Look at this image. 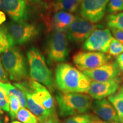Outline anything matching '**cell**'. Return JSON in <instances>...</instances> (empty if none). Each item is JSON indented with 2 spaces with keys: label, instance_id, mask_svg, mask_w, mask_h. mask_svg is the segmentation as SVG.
Returning a JSON list of instances; mask_svg holds the SVG:
<instances>
[{
  "label": "cell",
  "instance_id": "7a4b0ae2",
  "mask_svg": "<svg viewBox=\"0 0 123 123\" xmlns=\"http://www.w3.org/2000/svg\"><path fill=\"white\" fill-rule=\"evenodd\" d=\"M58 113L62 117L87 113L92 108V98L86 93L58 92L55 95Z\"/></svg>",
  "mask_w": 123,
  "mask_h": 123
},
{
  "label": "cell",
  "instance_id": "4316f807",
  "mask_svg": "<svg viewBox=\"0 0 123 123\" xmlns=\"http://www.w3.org/2000/svg\"><path fill=\"white\" fill-rule=\"evenodd\" d=\"M110 29L112 34L115 37V39L123 44V31L113 27H110Z\"/></svg>",
  "mask_w": 123,
  "mask_h": 123
},
{
  "label": "cell",
  "instance_id": "e575fe53",
  "mask_svg": "<svg viewBox=\"0 0 123 123\" xmlns=\"http://www.w3.org/2000/svg\"><path fill=\"white\" fill-rule=\"evenodd\" d=\"M101 121V120H95V121H91V122H89V123H99L100 121Z\"/></svg>",
  "mask_w": 123,
  "mask_h": 123
},
{
  "label": "cell",
  "instance_id": "6da1fadb",
  "mask_svg": "<svg viewBox=\"0 0 123 123\" xmlns=\"http://www.w3.org/2000/svg\"><path fill=\"white\" fill-rule=\"evenodd\" d=\"M92 80L82 71L67 63H59L55 70V86L61 92L87 93Z\"/></svg>",
  "mask_w": 123,
  "mask_h": 123
},
{
  "label": "cell",
  "instance_id": "4fadbf2b",
  "mask_svg": "<svg viewBox=\"0 0 123 123\" xmlns=\"http://www.w3.org/2000/svg\"><path fill=\"white\" fill-rule=\"evenodd\" d=\"M120 78L106 81H92L87 92L92 99L101 100L116 93L120 86Z\"/></svg>",
  "mask_w": 123,
  "mask_h": 123
},
{
  "label": "cell",
  "instance_id": "e0dca14e",
  "mask_svg": "<svg viewBox=\"0 0 123 123\" xmlns=\"http://www.w3.org/2000/svg\"><path fill=\"white\" fill-rule=\"evenodd\" d=\"M76 17L70 12L60 10L56 12L53 17V27L55 30L66 31L74 22Z\"/></svg>",
  "mask_w": 123,
  "mask_h": 123
},
{
  "label": "cell",
  "instance_id": "ab89813d",
  "mask_svg": "<svg viewBox=\"0 0 123 123\" xmlns=\"http://www.w3.org/2000/svg\"></svg>",
  "mask_w": 123,
  "mask_h": 123
},
{
  "label": "cell",
  "instance_id": "7c38bea8",
  "mask_svg": "<svg viewBox=\"0 0 123 123\" xmlns=\"http://www.w3.org/2000/svg\"><path fill=\"white\" fill-rule=\"evenodd\" d=\"M92 81H106L120 78L121 71L116 61L108 62L93 70L82 71Z\"/></svg>",
  "mask_w": 123,
  "mask_h": 123
},
{
  "label": "cell",
  "instance_id": "5b68a950",
  "mask_svg": "<svg viewBox=\"0 0 123 123\" xmlns=\"http://www.w3.org/2000/svg\"><path fill=\"white\" fill-rule=\"evenodd\" d=\"M68 38L66 31L54 30L47 38L46 53L49 61L53 63L64 62L69 55Z\"/></svg>",
  "mask_w": 123,
  "mask_h": 123
},
{
  "label": "cell",
  "instance_id": "d6a6232c",
  "mask_svg": "<svg viewBox=\"0 0 123 123\" xmlns=\"http://www.w3.org/2000/svg\"><path fill=\"white\" fill-rule=\"evenodd\" d=\"M6 20V16L4 12L0 11V25L4 22Z\"/></svg>",
  "mask_w": 123,
  "mask_h": 123
},
{
  "label": "cell",
  "instance_id": "52a82bcc",
  "mask_svg": "<svg viewBox=\"0 0 123 123\" xmlns=\"http://www.w3.org/2000/svg\"><path fill=\"white\" fill-rule=\"evenodd\" d=\"M110 55L96 51H81L74 55L73 61L76 67L81 71L93 70L108 62Z\"/></svg>",
  "mask_w": 123,
  "mask_h": 123
},
{
  "label": "cell",
  "instance_id": "ffe728a7",
  "mask_svg": "<svg viewBox=\"0 0 123 123\" xmlns=\"http://www.w3.org/2000/svg\"><path fill=\"white\" fill-rule=\"evenodd\" d=\"M108 100L113 106L119 120L123 123V94L120 91L108 97Z\"/></svg>",
  "mask_w": 123,
  "mask_h": 123
},
{
  "label": "cell",
  "instance_id": "9a60e30c",
  "mask_svg": "<svg viewBox=\"0 0 123 123\" xmlns=\"http://www.w3.org/2000/svg\"><path fill=\"white\" fill-rule=\"evenodd\" d=\"M0 7L13 21L19 22L27 19L28 12L24 0H0Z\"/></svg>",
  "mask_w": 123,
  "mask_h": 123
},
{
  "label": "cell",
  "instance_id": "8992f818",
  "mask_svg": "<svg viewBox=\"0 0 123 123\" xmlns=\"http://www.w3.org/2000/svg\"><path fill=\"white\" fill-rule=\"evenodd\" d=\"M13 46L26 43L39 34V28L35 25L24 21H12L5 26Z\"/></svg>",
  "mask_w": 123,
  "mask_h": 123
},
{
  "label": "cell",
  "instance_id": "83f0119b",
  "mask_svg": "<svg viewBox=\"0 0 123 123\" xmlns=\"http://www.w3.org/2000/svg\"><path fill=\"white\" fill-rule=\"evenodd\" d=\"M12 46H13L10 41H0V54L4 53Z\"/></svg>",
  "mask_w": 123,
  "mask_h": 123
},
{
  "label": "cell",
  "instance_id": "8d00e7d4",
  "mask_svg": "<svg viewBox=\"0 0 123 123\" xmlns=\"http://www.w3.org/2000/svg\"><path fill=\"white\" fill-rule=\"evenodd\" d=\"M120 92L123 94V85H122V86H121V87Z\"/></svg>",
  "mask_w": 123,
  "mask_h": 123
},
{
  "label": "cell",
  "instance_id": "5bb4252c",
  "mask_svg": "<svg viewBox=\"0 0 123 123\" xmlns=\"http://www.w3.org/2000/svg\"><path fill=\"white\" fill-rule=\"evenodd\" d=\"M14 85L23 92L26 101V107L37 117L39 123L44 120L49 116L56 114V113H51L35 102L30 93L28 81L24 80L15 82L14 83Z\"/></svg>",
  "mask_w": 123,
  "mask_h": 123
},
{
  "label": "cell",
  "instance_id": "ac0fdd59",
  "mask_svg": "<svg viewBox=\"0 0 123 123\" xmlns=\"http://www.w3.org/2000/svg\"><path fill=\"white\" fill-rule=\"evenodd\" d=\"M81 0H54V9L56 11H66L70 13L76 12Z\"/></svg>",
  "mask_w": 123,
  "mask_h": 123
},
{
  "label": "cell",
  "instance_id": "7402d4cb",
  "mask_svg": "<svg viewBox=\"0 0 123 123\" xmlns=\"http://www.w3.org/2000/svg\"><path fill=\"white\" fill-rule=\"evenodd\" d=\"M107 25L109 27H113L123 31V12L111 14L106 17Z\"/></svg>",
  "mask_w": 123,
  "mask_h": 123
},
{
  "label": "cell",
  "instance_id": "9c48e42d",
  "mask_svg": "<svg viewBox=\"0 0 123 123\" xmlns=\"http://www.w3.org/2000/svg\"><path fill=\"white\" fill-rule=\"evenodd\" d=\"M113 38L110 29H98L93 31L83 42V50L107 53Z\"/></svg>",
  "mask_w": 123,
  "mask_h": 123
},
{
  "label": "cell",
  "instance_id": "4dcf8cb0",
  "mask_svg": "<svg viewBox=\"0 0 123 123\" xmlns=\"http://www.w3.org/2000/svg\"><path fill=\"white\" fill-rule=\"evenodd\" d=\"M0 41H10L5 26H0ZM12 42V41H11Z\"/></svg>",
  "mask_w": 123,
  "mask_h": 123
},
{
  "label": "cell",
  "instance_id": "1f68e13d",
  "mask_svg": "<svg viewBox=\"0 0 123 123\" xmlns=\"http://www.w3.org/2000/svg\"><path fill=\"white\" fill-rule=\"evenodd\" d=\"M116 62L117 63L121 72L123 73V53L116 56Z\"/></svg>",
  "mask_w": 123,
  "mask_h": 123
},
{
  "label": "cell",
  "instance_id": "2e32d148",
  "mask_svg": "<svg viewBox=\"0 0 123 123\" xmlns=\"http://www.w3.org/2000/svg\"><path fill=\"white\" fill-rule=\"evenodd\" d=\"M92 110L98 118L105 122H120L115 109L108 99H103L93 101Z\"/></svg>",
  "mask_w": 123,
  "mask_h": 123
},
{
  "label": "cell",
  "instance_id": "3957f363",
  "mask_svg": "<svg viewBox=\"0 0 123 123\" xmlns=\"http://www.w3.org/2000/svg\"><path fill=\"white\" fill-rule=\"evenodd\" d=\"M31 79L38 81L53 91L55 79L53 74L45 62L41 52L35 47H31L27 52Z\"/></svg>",
  "mask_w": 123,
  "mask_h": 123
},
{
  "label": "cell",
  "instance_id": "603a6c76",
  "mask_svg": "<svg viewBox=\"0 0 123 123\" xmlns=\"http://www.w3.org/2000/svg\"><path fill=\"white\" fill-rule=\"evenodd\" d=\"M16 119L22 123H37L38 121L37 117L31 112L23 107L17 113Z\"/></svg>",
  "mask_w": 123,
  "mask_h": 123
},
{
  "label": "cell",
  "instance_id": "277c9868",
  "mask_svg": "<svg viewBox=\"0 0 123 123\" xmlns=\"http://www.w3.org/2000/svg\"><path fill=\"white\" fill-rule=\"evenodd\" d=\"M1 63L12 80L18 82L28 78L26 60L17 47L13 46L3 53Z\"/></svg>",
  "mask_w": 123,
  "mask_h": 123
},
{
  "label": "cell",
  "instance_id": "8fae6325",
  "mask_svg": "<svg viewBox=\"0 0 123 123\" xmlns=\"http://www.w3.org/2000/svg\"><path fill=\"white\" fill-rule=\"evenodd\" d=\"M27 81L30 93L35 102L51 113H56L54 100L48 89L34 80Z\"/></svg>",
  "mask_w": 123,
  "mask_h": 123
},
{
  "label": "cell",
  "instance_id": "ba28073f",
  "mask_svg": "<svg viewBox=\"0 0 123 123\" xmlns=\"http://www.w3.org/2000/svg\"><path fill=\"white\" fill-rule=\"evenodd\" d=\"M100 25L91 22L83 18L76 17L74 22L66 30L68 39L71 42L81 43L87 39L93 31L99 29Z\"/></svg>",
  "mask_w": 123,
  "mask_h": 123
},
{
  "label": "cell",
  "instance_id": "d6986e66",
  "mask_svg": "<svg viewBox=\"0 0 123 123\" xmlns=\"http://www.w3.org/2000/svg\"><path fill=\"white\" fill-rule=\"evenodd\" d=\"M0 87H1L5 91L7 96L10 95H13L19 99L21 105L23 107H26V101L25 96L23 92L15 86L12 85L7 83H3L0 81Z\"/></svg>",
  "mask_w": 123,
  "mask_h": 123
},
{
  "label": "cell",
  "instance_id": "f35d334b",
  "mask_svg": "<svg viewBox=\"0 0 123 123\" xmlns=\"http://www.w3.org/2000/svg\"><path fill=\"white\" fill-rule=\"evenodd\" d=\"M32 1H35V2H37V1H39V0H32Z\"/></svg>",
  "mask_w": 123,
  "mask_h": 123
},
{
  "label": "cell",
  "instance_id": "44dd1931",
  "mask_svg": "<svg viewBox=\"0 0 123 123\" xmlns=\"http://www.w3.org/2000/svg\"><path fill=\"white\" fill-rule=\"evenodd\" d=\"M99 120L98 117L88 113L74 115L68 117L64 123H87Z\"/></svg>",
  "mask_w": 123,
  "mask_h": 123
},
{
  "label": "cell",
  "instance_id": "74e56055",
  "mask_svg": "<svg viewBox=\"0 0 123 123\" xmlns=\"http://www.w3.org/2000/svg\"><path fill=\"white\" fill-rule=\"evenodd\" d=\"M12 123H22L19 122V121H13Z\"/></svg>",
  "mask_w": 123,
  "mask_h": 123
},
{
  "label": "cell",
  "instance_id": "cb8c5ba5",
  "mask_svg": "<svg viewBox=\"0 0 123 123\" xmlns=\"http://www.w3.org/2000/svg\"><path fill=\"white\" fill-rule=\"evenodd\" d=\"M9 103V113L12 120L16 119L17 113L22 107L20 103L19 99L13 95H10L8 96Z\"/></svg>",
  "mask_w": 123,
  "mask_h": 123
},
{
  "label": "cell",
  "instance_id": "484cf974",
  "mask_svg": "<svg viewBox=\"0 0 123 123\" xmlns=\"http://www.w3.org/2000/svg\"><path fill=\"white\" fill-rule=\"evenodd\" d=\"M123 10V0H110L107 7L108 13H117Z\"/></svg>",
  "mask_w": 123,
  "mask_h": 123
},
{
  "label": "cell",
  "instance_id": "f1b7e54d",
  "mask_svg": "<svg viewBox=\"0 0 123 123\" xmlns=\"http://www.w3.org/2000/svg\"><path fill=\"white\" fill-rule=\"evenodd\" d=\"M8 75L7 72L3 67L2 63L0 61V81L3 83L8 82Z\"/></svg>",
  "mask_w": 123,
  "mask_h": 123
},
{
  "label": "cell",
  "instance_id": "30bf717a",
  "mask_svg": "<svg viewBox=\"0 0 123 123\" xmlns=\"http://www.w3.org/2000/svg\"><path fill=\"white\" fill-rule=\"evenodd\" d=\"M110 0H81L79 6L81 17L91 22H99L104 18Z\"/></svg>",
  "mask_w": 123,
  "mask_h": 123
},
{
  "label": "cell",
  "instance_id": "d4e9b609",
  "mask_svg": "<svg viewBox=\"0 0 123 123\" xmlns=\"http://www.w3.org/2000/svg\"><path fill=\"white\" fill-rule=\"evenodd\" d=\"M109 55L118 56L123 53V44L115 38H113L111 42L108 52Z\"/></svg>",
  "mask_w": 123,
  "mask_h": 123
},
{
  "label": "cell",
  "instance_id": "836d02e7",
  "mask_svg": "<svg viewBox=\"0 0 123 123\" xmlns=\"http://www.w3.org/2000/svg\"><path fill=\"white\" fill-rule=\"evenodd\" d=\"M5 120H6V119L4 120L2 117L0 116V123H6V122Z\"/></svg>",
  "mask_w": 123,
  "mask_h": 123
},
{
  "label": "cell",
  "instance_id": "f546056e",
  "mask_svg": "<svg viewBox=\"0 0 123 123\" xmlns=\"http://www.w3.org/2000/svg\"><path fill=\"white\" fill-rule=\"evenodd\" d=\"M39 123H61V121L58 119L57 115L54 114L49 116L47 119H46L42 121Z\"/></svg>",
  "mask_w": 123,
  "mask_h": 123
},
{
  "label": "cell",
  "instance_id": "d590c367",
  "mask_svg": "<svg viewBox=\"0 0 123 123\" xmlns=\"http://www.w3.org/2000/svg\"><path fill=\"white\" fill-rule=\"evenodd\" d=\"M99 123H122L121 122H117V123H109V122H105V121H103V120H101L100 122Z\"/></svg>",
  "mask_w": 123,
  "mask_h": 123
}]
</instances>
